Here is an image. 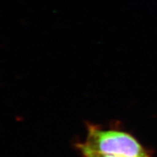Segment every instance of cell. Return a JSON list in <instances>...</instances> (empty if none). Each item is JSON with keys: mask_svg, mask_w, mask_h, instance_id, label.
Here are the masks:
<instances>
[{"mask_svg": "<svg viewBox=\"0 0 157 157\" xmlns=\"http://www.w3.org/2000/svg\"><path fill=\"white\" fill-rule=\"evenodd\" d=\"M89 148L117 157H152L135 137L127 132L89 125L85 143Z\"/></svg>", "mask_w": 157, "mask_h": 157, "instance_id": "obj_1", "label": "cell"}, {"mask_svg": "<svg viewBox=\"0 0 157 157\" xmlns=\"http://www.w3.org/2000/svg\"><path fill=\"white\" fill-rule=\"evenodd\" d=\"M77 146L81 151L82 157H117L113 155L101 153L93 150L87 147L85 144H79Z\"/></svg>", "mask_w": 157, "mask_h": 157, "instance_id": "obj_2", "label": "cell"}]
</instances>
